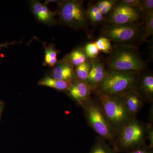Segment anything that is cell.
<instances>
[{"label":"cell","instance_id":"ba28073f","mask_svg":"<svg viewBox=\"0 0 153 153\" xmlns=\"http://www.w3.org/2000/svg\"><path fill=\"white\" fill-rule=\"evenodd\" d=\"M139 18L136 9L120 3L114 8L110 16L109 22L112 25H125L133 23Z\"/></svg>","mask_w":153,"mask_h":153},{"label":"cell","instance_id":"6da1fadb","mask_svg":"<svg viewBox=\"0 0 153 153\" xmlns=\"http://www.w3.org/2000/svg\"><path fill=\"white\" fill-rule=\"evenodd\" d=\"M147 123L133 118L117 132L111 144L116 152H129L146 146Z\"/></svg>","mask_w":153,"mask_h":153},{"label":"cell","instance_id":"ac0fdd59","mask_svg":"<svg viewBox=\"0 0 153 153\" xmlns=\"http://www.w3.org/2000/svg\"><path fill=\"white\" fill-rule=\"evenodd\" d=\"M105 142V140L97 137L89 153H116Z\"/></svg>","mask_w":153,"mask_h":153},{"label":"cell","instance_id":"2e32d148","mask_svg":"<svg viewBox=\"0 0 153 153\" xmlns=\"http://www.w3.org/2000/svg\"><path fill=\"white\" fill-rule=\"evenodd\" d=\"M42 44L45 50L44 66L54 67L58 62L57 57L59 51L56 49L55 45L53 44H50L47 46L46 43H43Z\"/></svg>","mask_w":153,"mask_h":153},{"label":"cell","instance_id":"83f0119b","mask_svg":"<svg viewBox=\"0 0 153 153\" xmlns=\"http://www.w3.org/2000/svg\"><path fill=\"white\" fill-rule=\"evenodd\" d=\"M128 153H153V151L152 149H149L148 146H146L131 151Z\"/></svg>","mask_w":153,"mask_h":153},{"label":"cell","instance_id":"cb8c5ba5","mask_svg":"<svg viewBox=\"0 0 153 153\" xmlns=\"http://www.w3.org/2000/svg\"><path fill=\"white\" fill-rule=\"evenodd\" d=\"M84 50L88 57L91 59L96 58L99 54V50L97 47L95 42L86 44Z\"/></svg>","mask_w":153,"mask_h":153},{"label":"cell","instance_id":"5bb4252c","mask_svg":"<svg viewBox=\"0 0 153 153\" xmlns=\"http://www.w3.org/2000/svg\"><path fill=\"white\" fill-rule=\"evenodd\" d=\"M140 91H138L144 100L152 102L153 99V76L146 74L142 77L140 82Z\"/></svg>","mask_w":153,"mask_h":153},{"label":"cell","instance_id":"8fae6325","mask_svg":"<svg viewBox=\"0 0 153 153\" xmlns=\"http://www.w3.org/2000/svg\"><path fill=\"white\" fill-rule=\"evenodd\" d=\"M50 75L56 79L69 82L76 79L74 66L64 58L58 61L52 67Z\"/></svg>","mask_w":153,"mask_h":153},{"label":"cell","instance_id":"f1b7e54d","mask_svg":"<svg viewBox=\"0 0 153 153\" xmlns=\"http://www.w3.org/2000/svg\"><path fill=\"white\" fill-rule=\"evenodd\" d=\"M18 42L16 41H13L11 42H6L4 44H0V49L2 48H7L9 46L14 45V44H18Z\"/></svg>","mask_w":153,"mask_h":153},{"label":"cell","instance_id":"44dd1931","mask_svg":"<svg viewBox=\"0 0 153 153\" xmlns=\"http://www.w3.org/2000/svg\"><path fill=\"white\" fill-rule=\"evenodd\" d=\"M86 13L88 18L94 23L99 22L103 20V16L96 5L89 6Z\"/></svg>","mask_w":153,"mask_h":153},{"label":"cell","instance_id":"484cf974","mask_svg":"<svg viewBox=\"0 0 153 153\" xmlns=\"http://www.w3.org/2000/svg\"><path fill=\"white\" fill-rule=\"evenodd\" d=\"M147 139L149 141V145L148 146L149 149H153V128L152 124L147 123Z\"/></svg>","mask_w":153,"mask_h":153},{"label":"cell","instance_id":"9a60e30c","mask_svg":"<svg viewBox=\"0 0 153 153\" xmlns=\"http://www.w3.org/2000/svg\"><path fill=\"white\" fill-rule=\"evenodd\" d=\"M71 82L56 79L50 75L44 76L39 80L38 85L54 88L56 90L63 91H67Z\"/></svg>","mask_w":153,"mask_h":153},{"label":"cell","instance_id":"3957f363","mask_svg":"<svg viewBox=\"0 0 153 153\" xmlns=\"http://www.w3.org/2000/svg\"><path fill=\"white\" fill-rule=\"evenodd\" d=\"M99 104L111 125L117 133L133 118L127 111L123 97L114 96L95 91Z\"/></svg>","mask_w":153,"mask_h":153},{"label":"cell","instance_id":"e0dca14e","mask_svg":"<svg viewBox=\"0 0 153 153\" xmlns=\"http://www.w3.org/2000/svg\"><path fill=\"white\" fill-rule=\"evenodd\" d=\"M88 58L84 49L77 48L73 49L64 59L73 66H77L85 62Z\"/></svg>","mask_w":153,"mask_h":153},{"label":"cell","instance_id":"4fadbf2b","mask_svg":"<svg viewBox=\"0 0 153 153\" xmlns=\"http://www.w3.org/2000/svg\"><path fill=\"white\" fill-rule=\"evenodd\" d=\"M91 67L86 82L92 91L97 90L104 79L107 71L103 64L97 60L91 61Z\"/></svg>","mask_w":153,"mask_h":153},{"label":"cell","instance_id":"5b68a950","mask_svg":"<svg viewBox=\"0 0 153 153\" xmlns=\"http://www.w3.org/2000/svg\"><path fill=\"white\" fill-rule=\"evenodd\" d=\"M108 65L109 70L137 72L141 71L145 66L136 50L128 47L116 49L108 60Z\"/></svg>","mask_w":153,"mask_h":153},{"label":"cell","instance_id":"4316f807","mask_svg":"<svg viewBox=\"0 0 153 153\" xmlns=\"http://www.w3.org/2000/svg\"><path fill=\"white\" fill-rule=\"evenodd\" d=\"M144 12H148L153 11V0H143L141 1Z\"/></svg>","mask_w":153,"mask_h":153},{"label":"cell","instance_id":"9c48e42d","mask_svg":"<svg viewBox=\"0 0 153 153\" xmlns=\"http://www.w3.org/2000/svg\"><path fill=\"white\" fill-rule=\"evenodd\" d=\"M92 89L86 81L76 79L70 83L66 91L69 96L82 107L91 98Z\"/></svg>","mask_w":153,"mask_h":153},{"label":"cell","instance_id":"8992f818","mask_svg":"<svg viewBox=\"0 0 153 153\" xmlns=\"http://www.w3.org/2000/svg\"><path fill=\"white\" fill-rule=\"evenodd\" d=\"M57 14L63 24L74 29L84 27L88 19L83 1L66 0L59 2Z\"/></svg>","mask_w":153,"mask_h":153},{"label":"cell","instance_id":"7c38bea8","mask_svg":"<svg viewBox=\"0 0 153 153\" xmlns=\"http://www.w3.org/2000/svg\"><path fill=\"white\" fill-rule=\"evenodd\" d=\"M124 104L127 111L132 117L137 115L143 107L145 100L136 89H134L123 97Z\"/></svg>","mask_w":153,"mask_h":153},{"label":"cell","instance_id":"7402d4cb","mask_svg":"<svg viewBox=\"0 0 153 153\" xmlns=\"http://www.w3.org/2000/svg\"><path fill=\"white\" fill-rule=\"evenodd\" d=\"M117 1L115 0H103L100 1L97 3V6L101 13L103 15H105L111 10Z\"/></svg>","mask_w":153,"mask_h":153},{"label":"cell","instance_id":"d4e9b609","mask_svg":"<svg viewBox=\"0 0 153 153\" xmlns=\"http://www.w3.org/2000/svg\"><path fill=\"white\" fill-rule=\"evenodd\" d=\"M121 3L129 6L134 9H137L141 12H144L141 1L140 0H123Z\"/></svg>","mask_w":153,"mask_h":153},{"label":"cell","instance_id":"52a82bcc","mask_svg":"<svg viewBox=\"0 0 153 153\" xmlns=\"http://www.w3.org/2000/svg\"><path fill=\"white\" fill-rule=\"evenodd\" d=\"M139 31L137 25L131 24L112 25L103 32L104 37L116 42H125L135 38Z\"/></svg>","mask_w":153,"mask_h":153},{"label":"cell","instance_id":"277c9868","mask_svg":"<svg viewBox=\"0 0 153 153\" xmlns=\"http://www.w3.org/2000/svg\"><path fill=\"white\" fill-rule=\"evenodd\" d=\"M82 108L88 123L98 137L112 143L116 131L108 120L98 102L90 98Z\"/></svg>","mask_w":153,"mask_h":153},{"label":"cell","instance_id":"d6986e66","mask_svg":"<svg viewBox=\"0 0 153 153\" xmlns=\"http://www.w3.org/2000/svg\"><path fill=\"white\" fill-rule=\"evenodd\" d=\"M91 67V62L86 60L84 63L76 66L75 70L76 79L86 81Z\"/></svg>","mask_w":153,"mask_h":153},{"label":"cell","instance_id":"30bf717a","mask_svg":"<svg viewBox=\"0 0 153 153\" xmlns=\"http://www.w3.org/2000/svg\"><path fill=\"white\" fill-rule=\"evenodd\" d=\"M30 6L32 13L38 22L49 26H53L57 23L55 19L57 11L50 10L45 3H41L39 1H30Z\"/></svg>","mask_w":153,"mask_h":153},{"label":"cell","instance_id":"7a4b0ae2","mask_svg":"<svg viewBox=\"0 0 153 153\" xmlns=\"http://www.w3.org/2000/svg\"><path fill=\"white\" fill-rule=\"evenodd\" d=\"M138 72L109 70L101 84L95 91L107 95L123 97L131 91L136 89Z\"/></svg>","mask_w":153,"mask_h":153},{"label":"cell","instance_id":"ffe728a7","mask_svg":"<svg viewBox=\"0 0 153 153\" xmlns=\"http://www.w3.org/2000/svg\"><path fill=\"white\" fill-rule=\"evenodd\" d=\"M145 30L140 39V43L144 42L153 34V11L146 13Z\"/></svg>","mask_w":153,"mask_h":153},{"label":"cell","instance_id":"f546056e","mask_svg":"<svg viewBox=\"0 0 153 153\" xmlns=\"http://www.w3.org/2000/svg\"><path fill=\"white\" fill-rule=\"evenodd\" d=\"M4 102L1 100H0V119H1V117L3 109H4Z\"/></svg>","mask_w":153,"mask_h":153},{"label":"cell","instance_id":"4dcf8cb0","mask_svg":"<svg viewBox=\"0 0 153 153\" xmlns=\"http://www.w3.org/2000/svg\"><path fill=\"white\" fill-rule=\"evenodd\" d=\"M59 2V1H56V0H47V1H45L44 3L47 4L48 5V4H49V3H58Z\"/></svg>","mask_w":153,"mask_h":153},{"label":"cell","instance_id":"603a6c76","mask_svg":"<svg viewBox=\"0 0 153 153\" xmlns=\"http://www.w3.org/2000/svg\"><path fill=\"white\" fill-rule=\"evenodd\" d=\"M100 51L108 54L111 52L112 48L111 41L105 37H100L95 42Z\"/></svg>","mask_w":153,"mask_h":153}]
</instances>
